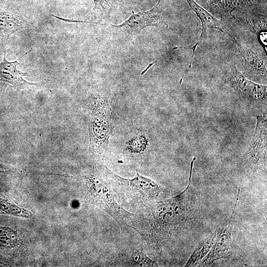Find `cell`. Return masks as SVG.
Instances as JSON below:
<instances>
[{
    "mask_svg": "<svg viewBox=\"0 0 267 267\" xmlns=\"http://www.w3.org/2000/svg\"><path fill=\"white\" fill-rule=\"evenodd\" d=\"M89 121L90 146L101 156L108 146L111 130V109L107 97L100 93L94 96Z\"/></svg>",
    "mask_w": 267,
    "mask_h": 267,
    "instance_id": "1",
    "label": "cell"
},
{
    "mask_svg": "<svg viewBox=\"0 0 267 267\" xmlns=\"http://www.w3.org/2000/svg\"><path fill=\"white\" fill-rule=\"evenodd\" d=\"M229 83L242 100L252 104L267 106V86L247 79L235 66L232 68Z\"/></svg>",
    "mask_w": 267,
    "mask_h": 267,
    "instance_id": "2",
    "label": "cell"
},
{
    "mask_svg": "<svg viewBox=\"0 0 267 267\" xmlns=\"http://www.w3.org/2000/svg\"><path fill=\"white\" fill-rule=\"evenodd\" d=\"M256 126L249 147L245 154L244 160L253 169L266 165L267 117L256 116Z\"/></svg>",
    "mask_w": 267,
    "mask_h": 267,
    "instance_id": "3",
    "label": "cell"
},
{
    "mask_svg": "<svg viewBox=\"0 0 267 267\" xmlns=\"http://www.w3.org/2000/svg\"><path fill=\"white\" fill-rule=\"evenodd\" d=\"M191 10L193 11L199 18L202 25L201 35L197 43L192 47H189L193 51L190 65L187 70L190 69L194 55L197 47L207 38L209 29H217L229 36L231 39L235 37L231 30L224 24L222 20H219L210 13L202 6L197 3L194 0H186Z\"/></svg>",
    "mask_w": 267,
    "mask_h": 267,
    "instance_id": "4",
    "label": "cell"
},
{
    "mask_svg": "<svg viewBox=\"0 0 267 267\" xmlns=\"http://www.w3.org/2000/svg\"><path fill=\"white\" fill-rule=\"evenodd\" d=\"M164 0H159L158 2L151 10L139 12L133 14L123 24L114 25L117 28H122L131 34H137L141 30L149 26H158L161 24L167 25L163 20L161 7Z\"/></svg>",
    "mask_w": 267,
    "mask_h": 267,
    "instance_id": "5",
    "label": "cell"
},
{
    "mask_svg": "<svg viewBox=\"0 0 267 267\" xmlns=\"http://www.w3.org/2000/svg\"><path fill=\"white\" fill-rule=\"evenodd\" d=\"M239 191L240 189H238L236 201L230 217L225 221L218 229L217 236L214 245L207 257L201 263V266L209 265L217 260L225 258L230 256L231 253V221L236 207Z\"/></svg>",
    "mask_w": 267,
    "mask_h": 267,
    "instance_id": "6",
    "label": "cell"
},
{
    "mask_svg": "<svg viewBox=\"0 0 267 267\" xmlns=\"http://www.w3.org/2000/svg\"><path fill=\"white\" fill-rule=\"evenodd\" d=\"M102 169L105 177L107 178L117 182L122 185L129 186L133 191L145 196L155 197L158 196L161 192V188L156 182L150 178L139 175L138 172H136L134 178L128 179L117 176L105 166H103Z\"/></svg>",
    "mask_w": 267,
    "mask_h": 267,
    "instance_id": "7",
    "label": "cell"
},
{
    "mask_svg": "<svg viewBox=\"0 0 267 267\" xmlns=\"http://www.w3.org/2000/svg\"><path fill=\"white\" fill-rule=\"evenodd\" d=\"M31 51V49L17 60L13 62H9L6 60L4 52V58L0 63V81L21 89L27 88L31 85H37L25 80L23 76L27 75V73L20 71L16 68V66L19 64L18 61Z\"/></svg>",
    "mask_w": 267,
    "mask_h": 267,
    "instance_id": "8",
    "label": "cell"
},
{
    "mask_svg": "<svg viewBox=\"0 0 267 267\" xmlns=\"http://www.w3.org/2000/svg\"><path fill=\"white\" fill-rule=\"evenodd\" d=\"M246 63L253 70L257 76L266 78V60L261 54L244 46L235 36L231 39Z\"/></svg>",
    "mask_w": 267,
    "mask_h": 267,
    "instance_id": "9",
    "label": "cell"
},
{
    "mask_svg": "<svg viewBox=\"0 0 267 267\" xmlns=\"http://www.w3.org/2000/svg\"><path fill=\"white\" fill-rule=\"evenodd\" d=\"M25 26V21L12 13L0 11V37H8L17 30L23 29Z\"/></svg>",
    "mask_w": 267,
    "mask_h": 267,
    "instance_id": "10",
    "label": "cell"
},
{
    "mask_svg": "<svg viewBox=\"0 0 267 267\" xmlns=\"http://www.w3.org/2000/svg\"><path fill=\"white\" fill-rule=\"evenodd\" d=\"M215 236L210 238L206 240H205L199 245L198 248L191 255L185 267H189L193 265L208 253L214 243Z\"/></svg>",
    "mask_w": 267,
    "mask_h": 267,
    "instance_id": "11",
    "label": "cell"
},
{
    "mask_svg": "<svg viewBox=\"0 0 267 267\" xmlns=\"http://www.w3.org/2000/svg\"><path fill=\"white\" fill-rule=\"evenodd\" d=\"M0 210L5 214L18 217L28 218L30 216L24 209L0 197Z\"/></svg>",
    "mask_w": 267,
    "mask_h": 267,
    "instance_id": "12",
    "label": "cell"
},
{
    "mask_svg": "<svg viewBox=\"0 0 267 267\" xmlns=\"http://www.w3.org/2000/svg\"><path fill=\"white\" fill-rule=\"evenodd\" d=\"M132 265L134 266L157 267V264L149 259L142 251H138L132 257Z\"/></svg>",
    "mask_w": 267,
    "mask_h": 267,
    "instance_id": "13",
    "label": "cell"
},
{
    "mask_svg": "<svg viewBox=\"0 0 267 267\" xmlns=\"http://www.w3.org/2000/svg\"><path fill=\"white\" fill-rule=\"evenodd\" d=\"M15 236L14 231L11 229L5 227L0 228V242L6 246L13 245Z\"/></svg>",
    "mask_w": 267,
    "mask_h": 267,
    "instance_id": "14",
    "label": "cell"
},
{
    "mask_svg": "<svg viewBox=\"0 0 267 267\" xmlns=\"http://www.w3.org/2000/svg\"><path fill=\"white\" fill-rule=\"evenodd\" d=\"M95 3L94 9H104L108 0H93Z\"/></svg>",
    "mask_w": 267,
    "mask_h": 267,
    "instance_id": "15",
    "label": "cell"
},
{
    "mask_svg": "<svg viewBox=\"0 0 267 267\" xmlns=\"http://www.w3.org/2000/svg\"><path fill=\"white\" fill-rule=\"evenodd\" d=\"M8 170V166L0 163V172H6Z\"/></svg>",
    "mask_w": 267,
    "mask_h": 267,
    "instance_id": "16",
    "label": "cell"
}]
</instances>
